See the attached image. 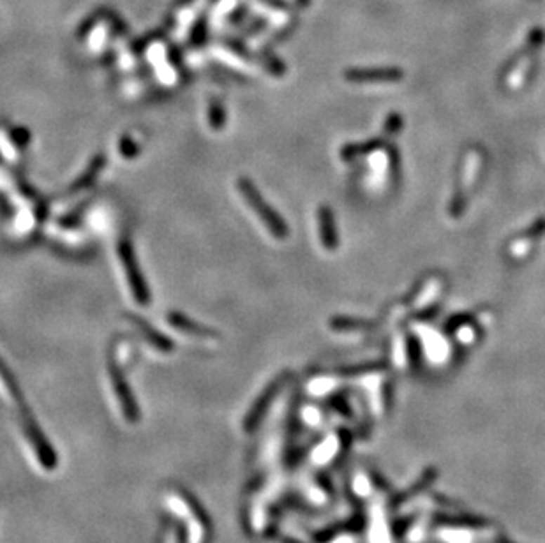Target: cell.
Returning <instances> with one entry per match:
<instances>
[{
    "mask_svg": "<svg viewBox=\"0 0 545 543\" xmlns=\"http://www.w3.org/2000/svg\"><path fill=\"white\" fill-rule=\"evenodd\" d=\"M239 185L247 205L256 212V216L260 217L261 223L270 230V233L274 235V237H286V233H288L286 224L282 223V219H279L277 214L268 207V203H265V199L261 198L260 192L256 191V188H254L251 182H247V180H240Z\"/></svg>",
    "mask_w": 545,
    "mask_h": 543,
    "instance_id": "1",
    "label": "cell"
},
{
    "mask_svg": "<svg viewBox=\"0 0 545 543\" xmlns=\"http://www.w3.org/2000/svg\"><path fill=\"white\" fill-rule=\"evenodd\" d=\"M119 252H120V259H122V263H124V268H126L127 281H129L131 292H133V295L136 296L138 302L147 303L148 302L147 286H145L143 277H141L140 270H138L133 249H131V245L127 244V242H122V244H120Z\"/></svg>",
    "mask_w": 545,
    "mask_h": 543,
    "instance_id": "2",
    "label": "cell"
}]
</instances>
